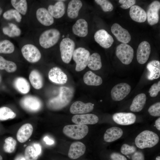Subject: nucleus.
I'll list each match as a JSON object with an SVG mask.
<instances>
[{
    "mask_svg": "<svg viewBox=\"0 0 160 160\" xmlns=\"http://www.w3.org/2000/svg\"><path fill=\"white\" fill-rule=\"evenodd\" d=\"M73 93L71 89L65 87L60 88L58 95L49 100L48 107L53 110L61 109L67 106L73 97Z\"/></svg>",
    "mask_w": 160,
    "mask_h": 160,
    "instance_id": "obj_1",
    "label": "nucleus"
},
{
    "mask_svg": "<svg viewBox=\"0 0 160 160\" xmlns=\"http://www.w3.org/2000/svg\"><path fill=\"white\" fill-rule=\"evenodd\" d=\"M159 137L155 132L149 130H144L136 137L135 143L136 146L140 149L151 148L158 143Z\"/></svg>",
    "mask_w": 160,
    "mask_h": 160,
    "instance_id": "obj_2",
    "label": "nucleus"
},
{
    "mask_svg": "<svg viewBox=\"0 0 160 160\" xmlns=\"http://www.w3.org/2000/svg\"><path fill=\"white\" fill-rule=\"evenodd\" d=\"M88 127L86 125H68L64 126L63 129L64 135L75 140H80L88 134Z\"/></svg>",
    "mask_w": 160,
    "mask_h": 160,
    "instance_id": "obj_3",
    "label": "nucleus"
},
{
    "mask_svg": "<svg viewBox=\"0 0 160 160\" xmlns=\"http://www.w3.org/2000/svg\"><path fill=\"white\" fill-rule=\"evenodd\" d=\"M60 34L57 29L52 28L44 31L41 35L39 43L42 47L47 49L55 44L58 41Z\"/></svg>",
    "mask_w": 160,
    "mask_h": 160,
    "instance_id": "obj_4",
    "label": "nucleus"
},
{
    "mask_svg": "<svg viewBox=\"0 0 160 160\" xmlns=\"http://www.w3.org/2000/svg\"><path fill=\"white\" fill-rule=\"evenodd\" d=\"M75 44L74 42L68 37L63 39L60 44L61 59L66 63L71 61L74 50Z\"/></svg>",
    "mask_w": 160,
    "mask_h": 160,
    "instance_id": "obj_5",
    "label": "nucleus"
},
{
    "mask_svg": "<svg viewBox=\"0 0 160 160\" xmlns=\"http://www.w3.org/2000/svg\"><path fill=\"white\" fill-rule=\"evenodd\" d=\"M90 55L89 51L83 47H79L74 50L73 56L76 63V71H81L86 68Z\"/></svg>",
    "mask_w": 160,
    "mask_h": 160,
    "instance_id": "obj_6",
    "label": "nucleus"
},
{
    "mask_svg": "<svg viewBox=\"0 0 160 160\" xmlns=\"http://www.w3.org/2000/svg\"><path fill=\"white\" fill-rule=\"evenodd\" d=\"M116 55L124 64L128 65L132 61L134 57V50L129 45L122 43L116 47Z\"/></svg>",
    "mask_w": 160,
    "mask_h": 160,
    "instance_id": "obj_7",
    "label": "nucleus"
},
{
    "mask_svg": "<svg viewBox=\"0 0 160 160\" xmlns=\"http://www.w3.org/2000/svg\"><path fill=\"white\" fill-rule=\"evenodd\" d=\"M20 104L25 110L31 112L39 111L42 107L41 100L38 97L32 95H27L20 100Z\"/></svg>",
    "mask_w": 160,
    "mask_h": 160,
    "instance_id": "obj_8",
    "label": "nucleus"
},
{
    "mask_svg": "<svg viewBox=\"0 0 160 160\" xmlns=\"http://www.w3.org/2000/svg\"><path fill=\"white\" fill-rule=\"evenodd\" d=\"M21 52L24 58L28 61L34 63L38 61L41 57L38 49L32 44H27L21 49Z\"/></svg>",
    "mask_w": 160,
    "mask_h": 160,
    "instance_id": "obj_9",
    "label": "nucleus"
},
{
    "mask_svg": "<svg viewBox=\"0 0 160 160\" xmlns=\"http://www.w3.org/2000/svg\"><path fill=\"white\" fill-rule=\"evenodd\" d=\"M131 89V86L127 83H121L118 84L111 89V98L115 101L121 100L128 95Z\"/></svg>",
    "mask_w": 160,
    "mask_h": 160,
    "instance_id": "obj_10",
    "label": "nucleus"
},
{
    "mask_svg": "<svg viewBox=\"0 0 160 160\" xmlns=\"http://www.w3.org/2000/svg\"><path fill=\"white\" fill-rule=\"evenodd\" d=\"M94 37L95 41L105 48L110 47L114 42L113 37L103 29L97 31L95 33Z\"/></svg>",
    "mask_w": 160,
    "mask_h": 160,
    "instance_id": "obj_11",
    "label": "nucleus"
},
{
    "mask_svg": "<svg viewBox=\"0 0 160 160\" xmlns=\"http://www.w3.org/2000/svg\"><path fill=\"white\" fill-rule=\"evenodd\" d=\"M160 9V2L155 1L148 6L146 15L148 23L152 25L157 23L159 21V11Z\"/></svg>",
    "mask_w": 160,
    "mask_h": 160,
    "instance_id": "obj_12",
    "label": "nucleus"
},
{
    "mask_svg": "<svg viewBox=\"0 0 160 160\" xmlns=\"http://www.w3.org/2000/svg\"><path fill=\"white\" fill-rule=\"evenodd\" d=\"M111 31L119 41L127 44L130 41L131 36L129 32L119 24L114 23L111 27Z\"/></svg>",
    "mask_w": 160,
    "mask_h": 160,
    "instance_id": "obj_13",
    "label": "nucleus"
},
{
    "mask_svg": "<svg viewBox=\"0 0 160 160\" xmlns=\"http://www.w3.org/2000/svg\"><path fill=\"white\" fill-rule=\"evenodd\" d=\"M112 118L113 120L116 123L123 125L133 124L136 120L135 115L132 113H116L113 115Z\"/></svg>",
    "mask_w": 160,
    "mask_h": 160,
    "instance_id": "obj_14",
    "label": "nucleus"
},
{
    "mask_svg": "<svg viewBox=\"0 0 160 160\" xmlns=\"http://www.w3.org/2000/svg\"><path fill=\"white\" fill-rule=\"evenodd\" d=\"M151 48L149 43L144 41L139 44L137 52V59L138 62L142 64L148 60L151 53Z\"/></svg>",
    "mask_w": 160,
    "mask_h": 160,
    "instance_id": "obj_15",
    "label": "nucleus"
},
{
    "mask_svg": "<svg viewBox=\"0 0 160 160\" xmlns=\"http://www.w3.org/2000/svg\"><path fill=\"white\" fill-rule=\"evenodd\" d=\"M94 105V104L91 103H84L81 101H78L71 105L70 111L73 114H84L92 111L93 109Z\"/></svg>",
    "mask_w": 160,
    "mask_h": 160,
    "instance_id": "obj_16",
    "label": "nucleus"
},
{
    "mask_svg": "<svg viewBox=\"0 0 160 160\" xmlns=\"http://www.w3.org/2000/svg\"><path fill=\"white\" fill-rule=\"evenodd\" d=\"M71 120L77 124H94L98 122L99 118L96 115L89 113L75 115L72 117Z\"/></svg>",
    "mask_w": 160,
    "mask_h": 160,
    "instance_id": "obj_17",
    "label": "nucleus"
},
{
    "mask_svg": "<svg viewBox=\"0 0 160 160\" xmlns=\"http://www.w3.org/2000/svg\"><path fill=\"white\" fill-rule=\"evenodd\" d=\"M49 80L53 83L59 84H63L67 81L66 75L59 68L55 67L51 68L48 73Z\"/></svg>",
    "mask_w": 160,
    "mask_h": 160,
    "instance_id": "obj_18",
    "label": "nucleus"
},
{
    "mask_svg": "<svg viewBox=\"0 0 160 160\" xmlns=\"http://www.w3.org/2000/svg\"><path fill=\"white\" fill-rule=\"evenodd\" d=\"M86 147L84 144L80 142L73 143L71 145L68 155L71 159H76L85 153Z\"/></svg>",
    "mask_w": 160,
    "mask_h": 160,
    "instance_id": "obj_19",
    "label": "nucleus"
},
{
    "mask_svg": "<svg viewBox=\"0 0 160 160\" xmlns=\"http://www.w3.org/2000/svg\"><path fill=\"white\" fill-rule=\"evenodd\" d=\"M148 72L146 75L147 79L153 80L158 79L160 76V62L158 60H152L147 65Z\"/></svg>",
    "mask_w": 160,
    "mask_h": 160,
    "instance_id": "obj_20",
    "label": "nucleus"
},
{
    "mask_svg": "<svg viewBox=\"0 0 160 160\" xmlns=\"http://www.w3.org/2000/svg\"><path fill=\"white\" fill-rule=\"evenodd\" d=\"M36 16L38 21L44 25L50 26L54 23L53 17L45 8L38 9L36 12Z\"/></svg>",
    "mask_w": 160,
    "mask_h": 160,
    "instance_id": "obj_21",
    "label": "nucleus"
},
{
    "mask_svg": "<svg viewBox=\"0 0 160 160\" xmlns=\"http://www.w3.org/2000/svg\"><path fill=\"white\" fill-rule=\"evenodd\" d=\"M33 128L31 124L26 123L22 125L19 129L17 134V138L21 143L27 141L31 136Z\"/></svg>",
    "mask_w": 160,
    "mask_h": 160,
    "instance_id": "obj_22",
    "label": "nucleus"
},
{
    "mask_svg": "<svg viewBox=\"0 0 160 160\" xmlns=\"http://www.w3.org/2000/svg\"><path fill=\"white\" fill-rule=\"evenodd\" d=\"M129 15L131 19L134 21L138 22H145L147 19L145 11L138 5H133L130 8Z\"/></svg>",
    "mask_w": 160,
    "mask_h": 160,
    "instance_id": "obj_23",
    "label": "nucleus"
},
{
    "mask_svg": "<svg viewBox=\"0 0 160 160\" xmlns=\"http://www.w3.org/2000/svg\"><path fill=\"white\" fill-rule=\"evenodd\" d=\"M59 0L54 5L49 6L48 10L51 15L56 18L61 17L65 13V5L63 1Z\"/></svg>",
    "mask_w": 160,
    "mask_h": 160,
    "instance_id": "obj_24",
    "label": "nucleus"
},
{
    "mask_svg": "<svg viewBox=\"0 0 160 160\" xmlns=\"http://www.w3.org/2000/svg\"><path fill=\"white\" fill-rule=\"evenodd\" d=\"M123 133V130L121 128L112 127L106 130L104 135V139L107 142H112L121 137Z\"/></svg>",
    "mask_w": 160,
    "mask_h": 160,
    "instance_id": "obj_25",
    "label": "nucleus"
},
{
    "mask_svg": "<svg viewBox=\"0 0 160 160\" xmlns=\"http://www.w3.org/2000/svg\"><path fill=\"white\" fill-rule=\"evenodd\" d=\"M72 31L74 34L79 37L86 36L88 33L87 23L83 19H78L73 25Z\"/></svg>",
    "mask_w": 160,
    "mask_h": 160,
    "instance_id": "obj_26",
    "label": "nucleus"
},
{
    "mask_svg": "<svg viewBox=\"0 0 160 160\" xmlns=\"http://www.w3.org/2000/svg\"><path fill=\"white\" fill-rule=\"evenodd\" d=\"M146 100V96L143 93L137 95L133 99L130 107V110L133 112H139L144 108Z\"/></svg>",
    "mask_w": 160,
    "mask_h": 160,
    "instance_id": "obj_27",
    "label": "nucleus"
},
{
    "mask_svg": "<svg viewBox=\"0 0 160 160\" xmlns=\"http://www.w3.org/2000/svg\"><path fill=\"white\" fill-rule=\"evenodd\" d=\"M82 6V3L80 0H72L68 4L67 8V15L70 18L74 19L78 15L79 10Z\"/></svg>",
    "mask_w": 160,
    "mask_h": 160,
    "instance_id": "obj_28",
    "label": "nucleus"
},
{
    "mask_svg": "<svg viewBox=\"0 0 160 160\" xmlns=\"http://www.w3.org/2000/svg\"><path fill=\"white\" fill-rule=\"evenodd\" d=\"M84 83L88 85L98 86L102 83V78L91 71L86 72L83 76Z\"/></svg>",
    "mask_w": 160,
    "mask_h": 160,
    "instance_id": "obj_29",
    "label": "nucleus"
},
{
    "mask_svg": "<svg viewBox=\"0 0 160 160\" xmlns=\"http://www.w3.org/2000/svg\"><path fill=\"white\" fill-rule=\"evenodd\" d=\"M14 85L15 89L22 94H27L30 90V85L28 82L22 77L16 78L14 81Z\"/></svg>",
    "mask_w": 160,
    "mask_h": 160,
    "instance_id": "obj_30",
    "label": "nucleus"
},
{
    "mask_svg": "<svg viewBox=\"0 0 160 160\" xmlns=\"http://www.w3.org/2000/svg\"><path fill=\"white\" fill-rule=\"evenodd\" d=\"M30 83L34 88L39 89L41 88L43 85V80L40 73L37 70L32 71L29 75Z\"/></svg>",
    "mask_w": 160,
    "mask_h": 160,
    "instance_id": "obj_31",
    "label": "nucleus"
},
{
    "mask_svg": "<svg viewBox=\"0 0 160 160\" xmlns=\"http://www.w3.org/2000/svg\"><path fill=\"white\" fill-rule=\"evenodd\" d=\"M87 65L91 69L96 71L100 69L102 66L100 56L97 53L90 55L87 61Z\"/></svg>",
    "mask_w": 160,
    "mask_h": 160,
    "instance_id": "obj_32",
    "label": "nucleus"
},
{
    "mask_svg": "<svg viewBox=\"0 0 160 160\" xmlns=\"http://www.w3.org/2000/svg\"><path fill=\"white\" fill-rule=\"evenodd\" d=\"M17 68V65L15 63L7 60L0 56V69L5 70L8 72L12 73L15 71Z\"/></svg>",
    "mask_w": 160,
    "mask_h": 160,
    "instance_id": "obj_33",
    "label": "nucleus"
},
{
    "mask_svg": "<svg viewBox=\"0 0 160 160\" xmlns=\"http://www.w3.org/2000/svg\"><path fill=\"white\" fill-rule=\"evenodd\" d=\"M3 33L10 37H14L19 36L21 33V31L17 25L12 23H9V26L3 28Z\"/></svg>",
    "mask_w": 160,
    "mask_h": 160,
    "instance_id": "obj_34",
    "label": "nucleus"
},
{
    "mask_svg": "<svg viewBox=\"0 0 160 160\" xmlns=\"http://www.w3.org/2000/svg\"><path fill=\"white\" fill-rule=\"evenodd\" d=\"M12 6L20 13L24 15L26 13L27 9V1L25 0H12Z\"/></svg>",
    "mask_w": 160,
    "mask_h": 160,
    "instance_id": "obj_35",
    "label": "nucleus"
},
{
    "mask_svg": "<svg viewBox=\"0 0 160 160\" xmlns=\"http://www.w3.org/2000/svg\"><path fill=\"white\" fill-rule=\"evenodd\" d=\"M16 116V113L9 108L6 107L0 108V120L13 119Z\"/></svg>",
    "mask_w": 160,
    "mask_h": 160,
    "instance_id": "obj_36",
    "label": "nucleus"
},
{
    "mask_svg": "<svg viewBox=\"0 0 160 160\" xmlns=\"http://www.w3.org/2000/svg\"><path fill=\"white\" fill-rule=\"evenodd\" d=\"M14 50V44L9 41L4 40L0 41V53L10 54Z\"/></svg>",
    "mask_w": 160,
    "mask_h": 160,
    "instance_id": "obj_37",
    "label": "nucleus"
},
{
    "mask_svg": "<svg viewBox=\"0 0 160 160\" xmlns=\"http://www.w3.org/2000/svg\"><path fill=\"white\" fill-rule=\"evenodd\" d=\"M3 145V149L7 153H12L15 150L17 144L16 140L12 137H9L4 140Z\"/></svg>",
    "mask_w": 160,
    "mask_h": 160,
    "instance_id": "obj_38",
    "label": "nucleus"
},
{
    "mask_svg": "<svg viewBox=\"0 0 160 160\" xmlns=\"http://www.w3.org/2000/svg\"><path fill=\"white\" fill-rule=\"evenodd\" d=\"M3 16L7 20L14 18L18 23L20 22L22 19L21 15L15 9H11L6 11L4 13Z\"/></svg>",
    "mask_w": 160,
    "mask_h": 160,
    "instance_id": "obj_39",
    "label": "nucleus"
},
{
    "mask_svg": "<svg viewBox=\"0 0 160 160\" xmlns=\"http://www.w3.org/2000/svg\"><path fill=\"white\" fill-rule=\"evenodd\" d=\"M38 155L33 147L27 146L25 151V157L26 160H37Z\"/></svg>",
    "mask_w": 160,
    "mask_h": 160,
    "instance_id": "obj_40",
    "label": "nucleus"
},
{
    "mask_svg": "<svg viewBox=\"0 0 160 160\" xmlns=\"http://www.w3.org/2000/svg\"><path fill=\"white\" fill-rule=\"evenodd\" d=\"M95 1L102 8L105 12H110L113 9V7L111 3L106 0H95Z\"/></svg>",
    "mask_w": 160,
    "mask_h": 160,
    "instance_id": "obj_41",
    "label": "nucleus"
},
{
    "mask_svg": "<svg viewBox=\"0 0 160 160\" xmlns=\"http://www.w3.org/2000/svg\"><path fill=\"white\" fill-rule=\"evenodd\" d=\"M148 111L151 116L155 117L160 116V102H156L151 106L148 109Z\"/></svg>",
    "mask_w": 160,
    "mask_h": 160,
    "instance_id": "obj_42",
    "label": "nucleus"
},
{
    "mask_svg": "<svg viewBox=\"0 0 160 160\" xmlns=\"http://www.w3.org/2000/svg\"><path fill=\"white\" fill-rule=\"evenodd\" d=\"M136 151V147L133 145H130L127 144H123L121 148V153L124 155L132 154Z\"/></svg>",
    "mask_w": 160,
    "mask_h": 160,
    "instance_id": "obj_43",
    "label": "nucleus"
},
{
    "mask_svg": "<svg viewBox=\"0 0 160 160\" xmlns=\"http://www.w3.org/2000/svg\"><path fill=\"white\" fill-rule=\"evenodd\" d=\"M160 91V81L158 83L154 84L149 89L148 92L150 96L152 97H156Z\"/></svg>",
    "mask_w": 160,
    "mask_h": 160,
    "instance_id": "obj_44",
    "label": "nucleus"
},
{
    "mask_svg": "<svg viewBox=\"0 0 160 160\" xmlns=\"http://www.w3.org/2000/svg\"><path fill=\"white\" fill-rule=\"evenodd\" d=\"M119 3L121 4L120 7L123 9H126L134 5L136 3L135 0H119Z\"/></svg>",
    "mask_w": 160,
    "mask_h": 160,
    "instance_id": "obj_45",
    "label": "nucleus"
},
{
    "mask_svg": "<svg viewBox=\"0 0 160 160\" xmlns=\"http://www.w3.org/2000/svg\"><path fill=\"white\" fill-rule=\"evenodd\" d=\"M132 160H145V156L141 151H136L132 154L131 156Z\"/></svg>",
    "mask_w": 160,
    "mask_h": 160,
    "instance_id": "obj_46",
    "label": "nucleus"
},
{
    "mask_svg": "<svg viewBox=\"0 0 160 160\" xmlns=\"http://www.w3.org/2000/svg\"><path fill=\"white\" fill-rule=\"evenodd\" d=\"M110 158L112 160H127V158L123 155L116 152L112 153L110 155Z\"/></svg>",
    "mask_w": 160,
    "mask_h": 160,
    "instance_id": "obj_47",
    "label": "nucleus"
},
{
    "mask_svg": "<svg viewBox=\"0 0 160 160\" xmlns=\"http://www.w3.org/2000/svg\"><path fill=\"white\" fill-rule=\"evenodd\" d=\"M33 148L37 153L38 155H39L41 151V145L38 143H35L33 145Z\"/></svg>",
    "mask_w": 160,
    "mask_h": 160,
    "instance_id": "obj_48",
    "label": "nucleus"
},
{
    "mask_svg": "<svg viewBox=\"0 0 160 160\" xmlns=\"http://www.w3.org/2000/svg\"><path fill=\"white\" fill-rule=\"evenodd\" d=\"M44 140L46 144L48 145H52L54 143V141L53 140L50 139L47 136L44 137Z\"/></svg>",
    "mask_w": 160,
    "mask_h": 160,
    "instance_id": "obj_49",
    "label": "nucleus"
},
{
    "mask_svg": "<svg viewBox=\"0 0 160 160\" xmlns=\"http://www.w3.org/2000/svg\"><path fill=\"white\" fill-rule=\"evenodd\" d=\"M155 125L156 129L159 130H160V118L157 119L155 122Z\"/></svg>",
    "mask_w": 160,
    "mask_h": 160,
    "instance_id": "obj_50",
    "label": "nucleus"
},
{
    "mask_svg": "<svg viewBox=\"0 0 160 160\" xmlns=\"http://www.w3.org/2000/svg\"><path fill=\"white\" fill-rule=\"evenodd\" d=\"M15 160H26V159L23 156L19 155L16 157Z\"/></svg>",
    "mask_w": 160,
    "mask_h": 160,
    "instance_id": "obj_51",
    "label": "nucleus"
},
{
    "mask_svg": "<svg viewBox=\"0 0 160 160\" xmlns=\"http://www.w3.org/2000/svg\"><path fill=\"white\" fill-rule=\"evenodd\" d=\"M155 160H160V156H157Z\"/></svg>",
    "mask_w": 160,
    "mask_h": 160,
    "instance_id": "obj_52",
    "label": "nucleus"
},
{
    "mask_svg": "<svg viewBox=\"0 0 160 160\" xmlns=\"http://www.w3.org/2000/svg\"><path fill=\"white\" fill-rule=\"evenodd\" d=\"M2 12V10L1 8L0 7V15L1 14Z\"/></svg>",
    "mask_w": 160,
    "mask_h": 160,
    "instance_id": "obj_53",
    "label": "nucleus"
},
{
    "mask_svg": "<svg viewBox=\"0 0 160 160\" xmlns=\"http://www.w3.org/2000/svg\"><path fill=\"white\" fill-rule=\"evenodd\" d=\"M0 160H3V158L1 155H0Z\"/></svg>",
    "mask_w": 160,
    "mask_h": 160,
    "instance_id": "obj_54",
    "label": "nucleus"
},
{
    "mask_svg": "<svg viewBox=\"0 0 160 160\" xmlns=\"http://www.w3.org/2000/svg\"></svg>",
    "mask_w": 160,
    "mask_h": 160,
    "instance_id": "obj_55",
    "label": "nucleus"
}]
</instances>
